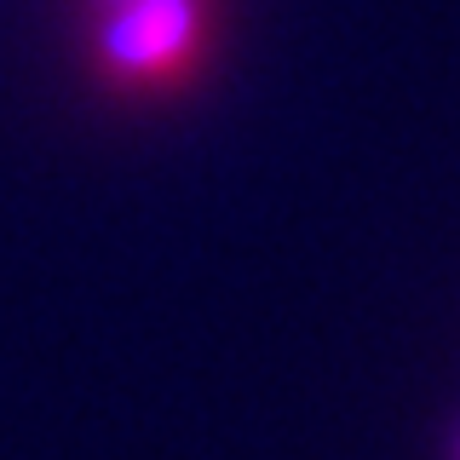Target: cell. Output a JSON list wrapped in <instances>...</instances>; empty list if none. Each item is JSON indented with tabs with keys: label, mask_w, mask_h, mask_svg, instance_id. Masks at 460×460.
Here are the masks:
<instances>
[{
	"label": "cell",
	"mask_w": 460,
	"mask_h": 460,
	"mask_svg": "<svg viewBox=\"0 0 460 460\" xmlns=\"http://www.w3.org/2000/svg\"><path fill=\"white\" fill-rule=\"evenodd\" d=\"M75 23L104 93L172 98L219 40V0H75Z\"/></svg>",
	"instance_id": "1"
}]
</instances>
